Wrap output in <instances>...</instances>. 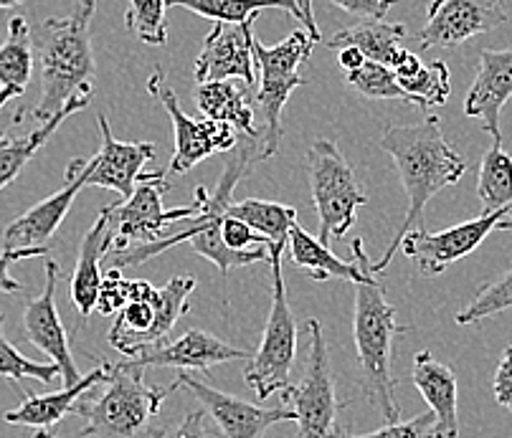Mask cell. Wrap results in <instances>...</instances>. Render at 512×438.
<instances>
[{
	"mask_svg": "<svg viewBox=\"0 0 512 438\" xmlns=\"http://www.w3.org/2000/svg\"><path fill=\"white\" fill-rule=\"evenodd\" d=\"M213 23V31L203 41V49L198 54L196 79L198 82H221V79H241L244 84H256L254 74V26L241 23Z\"/></svg>",
	"mask_w": 512,
	"mask_h": 438,
	"instance_id": "18",
	"label": "cell"
},
{
	"mask_svg": "<svg viewBox=\"0 0 512 438\" xmlns=\"http://www.w3.org/2000/svg\"><path fill=\"white\" fill-rule=\"evenodd\" d=\"M373 261L365 269L363 282L355 284L353 340L358 350L360 385L371 406L378 408L386 423L401 418V406L396 401V378H393V345L404 332L398 325L396 309L388 302L386 289L378 284Z\"/></svg>",
	"mask_w": 512,
	"mask_h": 438,
	"instance_id": "3",
	"label": "cell"
},
{
	"mask_svg": "<svg viewBox=\"0 0 512 438\" xmlns=\"http://www.w3.org/2000/svg\"><path fill=\"white\" fill-rule=\"evenodd\" d=\"M168 8H186L206 21L229 23V26L251 23L256 13L277 8V11L289 13L295 21L305 23L295 0H168Z\"/></svg>",
	"mask_w": 512,
	"mask_h": 438,
	"instance_id": "30",
	"label": "cell"
},
{
	"mask_svg": "<svg viewBox=\"0 0 512 438\" xmlns=\"http://www.w3.org/2000/svg\"><path fill=\"white\" fill-rule=\"evenodd\" d=\"M61 269L54 259H46V284L44 292L39 297H33L23 309V337L31 342L33 347H39L41 352L51 357V363L59 365L61 380L64 388L79 383L77 365H74V355H71V342L66 335V327L61 322L59 307H56V287H59Z\"/></svg>",
	"mask_w": 512,
	"mask_h": 438,
	"instance_id": "15",
	"label": "cell"
},
{
	"mask_svg": "<svg viewBox=\"0 0 512 438\" xmlns=\"http://www.w3.org/2000/svg\"><path fill=\"white\" fill-rule=\"evenodd\" d=\"M512 99V49H482L480 69L464 99V114L482 119V130L492 142H502L500 114Z\"/></svg>",
	"mask_w": 512,
	"mask_h": 438,
	"instance_id": "20",
	"label": "cell"
},
{
	"mask_svg": "<svg viewBox=\"0 0 512 438\" xmlns=\"http://www.w3.org/2000/svg\"><path fill=\"white\" fill-rule=\"evenodd\" d=\"M477 195L485 211H497L512 203V157L502 150V142H492L482 157Z\"/></svg>",
	"mask_w": 512,
	"mask_h": 438,
	"instance_id": "32",
	"label": "cell"
},
{
	"mask_svg": "<svg viewBox=\"0 0 512 438\" xmlns=\"http://www.w3.org/2000/svg\"><path fill=\"white\" fill-rule=\"evenodd\" d=\"M99 132H102V147H99L97 155L87 160L84 180L94 188L115 190L125 201L135 190L142 168L155 160V147L150 142L117 140L109 130V122L104 114H99Z\"/></svg>",
	"mask_w": 512,
	"mask_h": 438,
	"instance_id": "19",
	"label": "cell"
},
{
	"mask_svg": "<svg viewBox=\"0 0 512 438\" xmlns=\"http://www.w3.org/2000/svg\"><path fill=\"white\" fill-rule=\"evenodd\" d=\"M97 0H79L74 11L64 18H46L33 31V54L41 71V97L33 119L46 122L77 99H92L94 94V51L89 23Z\"/></svg>",
	"mask_w": 512,
	"mask_h": 438,
	"instance_id": "2",
	"label": "cell"
},
{
	"mask_svg": "<svg viewBox=\"0 0 512 438\" xmlns=\"http://www.w3.org/2000/svg\"><path fill=\"white\" fill-rule=\"evenodd\" d=\"M206 421H208L206 411L198 408V411L188 413L180 423L165 428L163 438H216V433L206 426Z\"/></svg>",
	"mask_w": 512,
	"mask_h": 438,
	"instance_id": "43",
	"label": "cell"
},
{
	"mask_svg": "<svg viewBox=\"0 0 512 438\" xmlns=\"http://www.w3.org/2000/svg\"><path fill=\"white\" fill-rule=\"evenodd\" d=\"M112 251V233H109L107 218L99 213L97 223L84 233L82 244H79V256H77V271L71 276L69 294L71 302L77 307V312L82 314V320H87L89 314L97 307L99 287H102V264L104 256Z\"/></svg>",
	"mask_w": 512,
	"mask_h": 438,
	"instance_id": "24",
	"label": "cell"
},
{
	"mask_svg": "<svg viewBox=\"0 0 512 438\" xmlns=\"http://www.w3.org/2000/svg\"><path fill=\"white\" fill-rule=\"evenodd\" d=\"M148 89L155 99L165 107L175 132V150L170 160V173H188L203 163L213 152H231L239 145L241 135L236 127L208 117H188L178 102V94L165 82L163 69H155L148 79Z\"/></svg>",
	"mask_w": 512,
	"mask_h": 438,
	"instance_id": "12",
	"label": "cell"
},
{
	"mask_svg": "<svg viewBox=\"0 0 512 438\" xmlns=\"http://www.w3.org/2000/svg\"><path fill=\"white\" fill-rule=\"evenodd\" d=\"M3 325H6V314H0V378L13 380V383H23L26 378H33L44 385L61 378V370L56 363H36V360H28L26 355H21V352L6 340Z\"/></svg>",
	"mask_w": 512,
	"mask_h": 438,
	"instance_id": "34",
	"label": "cell"
},
{
	"mask_svg": "<svg viewBox=\"0 0 512 438\" xmlns=\"http://www.w3.org/2000/svg\"><path fill=\"white\" fill-rule=\"evenodd\" d=\"M416 390L424 395L426 406L434 413V433L431 438H457L459 436V383L452 368L439 363L429 350L414 355L411 368Z\"/></svg>",
	"mask_w": 512,
	"mask_h": 438,
	"instance_id": "21",
	"label": "cell"
},
{
	"mask_svg": "<svg viewBox=\"0 0 512 438\" xmlns=\"http://www.w3.org/2000/svg\"><path fill=\"white\" fill-rule=\"evenodd\" d=\"M507 21L505 0H431L426 26L421 28V49H452L469 38L490 33Z\"/></svg>",
	"mask_w": 512,
	"mask_h": 438,
	"instance_id": "14",
	"label": "cell"
},
{
	"mask_svg": "<svg viewBox=\"0 0 512 438\" xmlns=\"http://www.w3.org/2000/svg\"><path fill=\"white\" fill-rule=\"evenodd\" d=\"M295 3L300 6L302 18H305V23H302V26H305V31L310 33L315 41H322V33H320V28H317L315 13H312V0H295Z\"/></svg>",
	"mask_w": 512,
	"mask_h": 438,
	"instance_id": "45",
	"label": "cell"
},
{
	"mask_svg": "<svg viewBox=\"0 0 512 438\" xmlns=\"http://www.w3.org/2000/svg\"><path fill=\"white\" fill-rule=\"evenodd\" d=\"M36 256H49V246H33V249H3L0 251V292L3 294H21L23 284L11 276V266L18 261L36 259Z\"/></svg>",
	"mask_w": 512,
	"mask_h": 438,
	"instance_id": "39",
	"label": "cell"
},
{
	"mask_svg": "<svg viewBox=\"0 0 512 438\" xmlns=\"http://www.w3.org/2000/svg\"><path fill=\"white\" fill-rule=\"evenodd\" d=\"M330 3L363 21H383L396 0H330Z\"/></svg>",
	"mask_w": 512,
	"mask_h": 438,
	"instance_id": "41",
	"label": "cell"
},
{
	"mask_svg": "<svg viewBox=\"0 0 512 438\" xmlns=\"http://www.w3.org/2000/svg\"><path fill=\"white\" fill-rule=\"evenodd\" d=\"M307 350L305 368H302L300 383H292L282 390L284 406L295 411V423L300 438H335V418L343 411L335 395V378L327 355V342L322 335V325L317 320H307Z\"/></svg>",
	"mask_w": 512,
	"mask_h": 438,
	"instance_id": "9",
	"label": "cell"
},
{
	"mask_svg": "<svg viewBox=\"0 0 512 438\" xmlns=\"http://www.w3.org/2000/svg\"><path fill=\"white\" fill-rule=\"evenodd\" d=\"M317 41L307 31L297 28L289 33L282 44L264 46L254 36V59L262 79H259V94L256 102L262 109V160H269L279 152L282 142V112L287 107L289 97L297 87H305L307 79L300 74V66L310 59L312 46Z\"/></svg>",
	"mask_w": 512,
	"mask_h": 438,
	"instance_id": "5",
	"label": "cell"
},
{
	"mask_svg": "<svg viewBox=\"0 0 512 438\" xmlns=\"http://www.w3.org/2000/svg\"><path fill=\"white\" fill-rule=\"evenodd\" d=\"M130 292H132V279H125L122 276V269H112L107 271V276L102 279V287H99V297H97V312L99 314H112L120 312L127 302H130Z\"/></svg>",
	"mask_w": 512,
	"mask_h": 438,
	"instance_id": "38",
	"label": "cell"
},
{
	"mask_svg": "<svg viewBox=\"0 0 512 438\" xmlns=\"http://www.w3.org/2000/svg\"><path fill=\"white\" fill-rule=\"evenodd\" d=\"M254 352L239 350L229 342L218 340L216 335L206 330H188L186 335L175 342H160V345L148 347L137 352L130 360H122L127 368H180V370H208L213 365L234 363V360H246L249 363Z\"/></svg>",
	"mask_w": 512,
	"mask_h": 438,
	"instance_id": "17",
	"label": "cell"
},
{
	"mask_svg": "<svg viewBox=\"0 0 512 438\" xmlns=\"http://www.w3.org/2000/svg\"><path fill=\"white\" fill-rule=\"evenodd\" d=\"M310 168L312 206L320 223V244L330 246L333 238H343L353 228L358 208L368 203V195L360 188L353 168L330 140H317L307 150Z\"/></svg>",
	"mask_w": 512,
	"mask_h": 438,
	"instance_id": "7",
	"label": "cell"
},
{
	"mask_svg": "<svg viewBox=\"0 0 512 438\" xmlns=\"http://www.w3.org/2000/svg\"><path fill=\"white\" fill-rule=\"evenodd\" d=\"M345 82L368 99H393V102H404L414 107L409 94L398 87L396 74H393L391 66L378 64V61L365 59V64L360 69L345 74Z\"/></svg>",
	"mask_w": 512,
	"mask_h": 438,
	"instance_id": "33",
	"label": "cell"
},
{
	"mask_svg": "<svg viewBox=\"0 0 512 438\" xmlns=\"http://www.w3.org/2000/svg\"><path fill=\"white\" fill-rule=\"evenodd\" d=\"M33 31L26 18L8 21L6 41L0 44V109L23 97L33 74Z\"/></svg>",
	"mask_w": 512,
	"mask_h": 438,
	"instance_id": "26",
	"label": "cell"
},
{
	"mask_svg": "<svg viewBox=\"0 0 512 438\" xmlns=\"http://www.w3.org/2000/svg\"><path fill=\"white\" fill-rule=\"evenodd\" d=\"M406 28L401 23L386 21H360L355 26L343 28L333 33L330 41H325L330 49H343V46H355L368 61L391 66L396 61L398 51L404 49Z\"/></svg>",
	"mask_w": 512,
	"mask_h": 438,
	"instance_id": "28",
	"label": "cell"
},
{
	"mask_svg": "<svg viewBox=\"0 0 512 438\" xmlns=\"http://www.w3.org/2000/svg\"><path fill=\"white\" fill-rule=\"evenodd\" d=\"M178 385L150 388L145 370L109 363L104 393L97 398H79L74 416L84 421L82 438H163L158 426L160 406Z\"/></svg>",
	"mask_w": 512,
	"mask_h": 438,
	"instance_id": "4",
	"label": "cell"
},
{
	"mask_svg": "<svg viewBox=\"0 0 512 438\" xmlns=\"http://www.w3.org/2000/svg\"><path fill=\"white\" fill-rule=\"evenodd\" d=\"M193 292H196L193 276H175L163 289H153L148 299L127 302L109 330V345L132 357L165 342L168 332L188 312V297Z\"/></svg>",
	"mask_w": 512,
	"mask_h": 438,
	"instance_id": "10",
	"label": "cell"
},
{
	"mask_svg": "<svg viewBox=\"0 0 512 438\" xmlns=\"http://www.w3.org/2000/svg\"><path fill=\"white\" fill-rule=\"evenodd\" d=\"M87 104H89V99H77V102H71L69 107H64L59 114H54L51 119L41 122L36 130L28 132L26 137H18V140L3 142L6 132L0 130V190L8 188V185H11L13 180L23 173V168H26L33 157H36V152H39L41 147L51 140V135L59 130L61 122H64L66 117H71L74 112L84 109Z\"/></svg>",
	"mask_w": 512,
	"mask_h": 438,
	"instance_id": "29",
	"label": "cell"
},
{
	"mask_svg": "<svg viewBox=\"0 0 512 438\" xmlns=\"http://www.w3.org/2000/svg\"><path fill=\"white\" fill-rule=\"evenodd\" d=\"M363 64H365V56L360 54L355 46H343V49H338V66L345 71V74L360 69Z\"/></svg>",
	"mask_w": 512,
	"mask_h": 438,
	"instance_id": "44",
	"label": "cell"
},
{
	"mask_svg": "<svg viewBox=\"0 0 512 438\" xmlns=\"http://www.w3.org/2000/svg\"><path fill=\"white\" fill-rule=\"evenodd\" d=\"M170 190L165 180V170L155 173H142L137 180L130 198L115 206L102 208V216L107 218L109 233H112V251H125L130 246L155 244L168 231L170 223L191 221L201 213V203L193 198V206L165 211L163 198Z\"/></svg>",
	"mask_w": 512,
	"mask_h": 438,
	"instance_id": "8",
	"label": "cell"
},
{
	"mask_svg": "<svg viewBox=\"0 0 512 438\" xmlns=\"http://www.w3.org/2000/svg\"><path fill=\"white\" fill-rule=\"evenodd\" d=\"M180 390L188 393L201 403L206 416L216 423V438H267V431L277 423L295 421V411L289 406L264 408L256 403L241 401L236 395L216 390L213 385L183 373L175 380Z\"/></svg>",
	"mask_w": 512,
	"mask_h": 438,
	"instance_id": "13",
	"label": "cell"
},
{
	"mask_svg": "<svg viewBox=\"0 0 512 438\" xmlns=\"http://www.w3.org/2000/svg\"><path fill=\"white\" fill-rule=\"evenodd\" d=\"M221 236H224V244L231 246V249H249L251 244H259V246H267V238L259 236L249 223L239 221V218L229 216L224 213V221H221Z\"/></svg>",
	"mask_w": 512,
	"mask_h": 438,
	"instance_id": "40",
	"label": "cell"
},
{
	"mask_svg": "<svg viewBox=\"0 0 512 438\" xmlns=\"http://www.w3.org/2000/svg\"><path fill=\"white\" fill-rule=\"evenodd\" d=\"M165 11H168V0H130L125 13L127 31L135 33L142 44L163 46L168 41Z\"/></svg>",
	"mask_w": 512,
	"mask_h": 438,
	"instance_id": "35",
	"label": "cell"
},
{
	"mask_svg": "<svg viewBox=\"0 0 512 438\" xmlns=\"http://www.w3.org/2000/svg\"><path fill=\"white\" fill-rule=\"evenodd\" d=\"M289 254L295 266L305 269L310 274V279L315 282H327V279H343V282L358 284L363 282L365 269L371 264L368 259V251L363 246V238H355L350 244V254L353 259L343 261L330 251V246L320 244V238L310 236L302 226H292L289 231Z\"/></svg>",
	"mask_w": 512,
	"mask_h": 438,
	"instance_id": "22",
	"label": "cell"
},
{
	"mask_svg": "<svg viewBox=\"0 0 512 438\" xmlns=\"http://www.w3.org/2000/svg\"><path fill=\"white\" fill-rule=\"evenodd\" d=\"M512 307V269H507L500 279L480 289V294L457 314V325H477L492 314H500Z\"/></svg>",
	"mask_w": 512,
	"mask_h": 438,
	"instance_id": "36",
	"label": "cell"
},
{
	"mask_svg": "<svg viewBox=\"0 0 512 438\" xmlns=\"http://www.w3.org/2000/svg\"><path fill=\"white\" fill-rule=\"evenodd\" d=\"M193 97H196L203 117L226 122V125L236 127L244 135H262V130L254 125V109H251L249 92L236 82H231V79L198 84Z\"/></svg>",
	"mask_w": 512,
	"mask_h": 438,
	"instance_id": "27",
	"label": "cell"
},
{
	"mask_svg": "<svg viewBox=\"0 0 512 438\" xmlns=\"http://www.w3.org/2000/svg\"><path fill=\"white\" fill-rule=\"evenodd\" d=\"M398 87L411 97L414 107H442L452 92V79L444 61L424 64L414 51L401 49L391 64Z\"/></svg>",
	"mask_w": 512,
	"mask_h": 438,
	"instance_id": "25",
	"label": "cell"
},
{
	"mask_svg": "<svg viewBox=\"0 0 512 438\" xmlns=\"http://www.w3.org/2000/svg\"><path fill=\"white\" fill-rule=\"evenodd\" d=\"M492 393L502 408L512 411V345H507L502 352L500 365H497L495 378H492Z\"/></svg>",
	"mask_w": 512,
	"mask_h": 438,
	"instance_id": "42",
	"label": "cell"
},
{
	"mask_svg": "<svg viewBox=\"0 0 512 438\" xmlns=\"http://www.w3.org/2000/svg\"><path fill=\"white\" fill-rule=\"evenodd\" d=\"M226 213L249 223L259 236L267 238V251H284V246L289 244V231L297 223V211L292 206L256 201V198H246L241 203L234 201Z\"/></svg>",
	"mask_w": 512,
	"mask_h": 438,
	"instance_id": "31",
	"label": "cell"
},
{
	"mask_svg": "<svg viewBox=\"0 0 512 438\" xmlns=\"http://www.w3.org/2000/svg\"><path fill=\"white\" fill-rule=\"evenodd\" d=\"M33 438H56V436H54V433H49V431H39Z\"/></svg>",
	"mask_w": 512,
	"mask_h": 438,
	"instance_id": "47",
	"label": "cell"
},
{
	"mask_svg": "<svg viewBox=\"0 0 512 438\" xmlns=\"http://www.w3.org/2000/svg\"><path fill=\"white\" fill-rule=\"evenodd\" d=\"M381 147L393 157L398 178H401L404 193L409 198V211H406L404 223L398 226L383 259L373 264L378 274L388 269L406 233L414 228H424L426 203L449 185H457L467 173V157H462L449 145L442 130V119L434 114L416 125L388 127L381 135Z\"/></svg>",
	"mask_w": 512,
	"mask_h": 438,
	"instance_id": "1",
	"label": "cell"
},
{
	"mask_svg": "<svg viewBox=\"0 0 512 438\" xmlns=\"http://www.w3.org/2000/svg\"><path fill=\"white\" fill-rule=\"evenodd\" d=\"M21 3H26V0H0V11H3V8H16L21 6Z\"/></svg>",
	"mask_w": 512,
	"mask_h": 438,
	"instance_id": "46",
	"label": "cell"
},
{
	"mask_svg": "<svg viewBox=\"0 0 512 438\" xmlns=\"http://www.w3.org/2000/svg\"><path fill=\"white\" fill-rule=\"evenodd\" d=\"M507 228H512V203L497 211H485L472 221L457 223L439 233L414 228L401 241V251L406 259L414 261L421 276H439L474 249H480V244L492 231H507Z\"/></svg>",
	"mask_w": 512,
	"mask_h": 438,
	"instance_id": "11",
	"label": "cell"
},
{
	"mask_svg": "<svg viewBox=\"0 0 512 438\" xmlns=\"http://www.w3.org/2000/svg\"><path fill=\"white\" fill-rule=\"evenodd\" d=\"M431 433H434V413L426 411L421 413V416L411 418V421L386 423V426L378 428V431L360 433V436L338 431L335 438H431Z\"/></svg>",
	"mask_w": 512,
	"mask_h": 438,
	"instance_id": "37",
	"label": "cell"
},
{
	"mask_svg": "<svg viewBox=\"0 0 512 438\" xmlns=\"http://www.w3.org/2000/svg\"><path fill=\"white\" fill-rule=\"evenodd\" d=\"M272 269V307L256 352L244 370V380L262 401L292 385V365L297 357V322L287 302L282 274V251H269Z\"/></svg>",
	"mask_w": 512,
	"mask_h": 438,
	"instance_id": "6",
	"label": "cell"
},
{
	"mask_svg": "<svg viewBox=\"0 0 512 438\" xmlns=\"http://www.w3.org/2000/svg\"><path fill=\"white\" fill-rule=\"evenodd\" d=\"M84 173H87V160H84V157L71 160L69 168H66L64 188H59L56 193H51L49 198H44L41 203L28 208L23 216H18L16 221L3 231V249L49 246L54 233L59 231V226L64 223L66 213L71 211V206L77 201V195L82 193V188H87Z\"/></svg>",
	"mask_w": 512,
	"mask_h": 438,
	"instance_id": "16",
	"label": "cell"
},
{
	"mask_svg": "<svg viewBox=\"0 0 512 438\" xmlns=\"http://www.w3.org/2000/svg\"><path fill=\"white\" fill-rule=\"evenodd\" d=\"M107 373L109 363L107 360H99V365L92 373L84 375L79 383L69 385V388H61L56 393L44 395H26L21 406L6 413V423H11V426H31L39 428V431L59 426L69 413H74V406L79 403V398H84L94 385L107 383Z\"/></svg>",
	"mask_w": 512,
	"mask_h": 438,
	"instance_id": "23",
	"label": "cell"
}]
</instances>
